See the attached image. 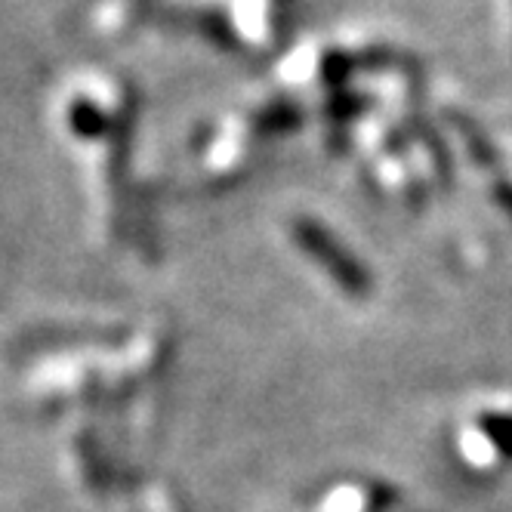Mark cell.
Returning a JSON list of instances; mask_svg holds the SVG:
<instances>
[{"instance_id": "6da1fadb", "label": "cell", "mask_w": 512, "mask_h": 512, "mask_svg": "<svg viewBox=\"0 0 512 512\" xmlns=\"http://www.w3.org/2000/svg\"><path fill=\"white\" fill-rule=\"evenodd\" d=\"M68 127L78 136H99L108 130V121L102 118V108H96L87 99H75L68 108Z\"/></svg>"}]
</instances>
